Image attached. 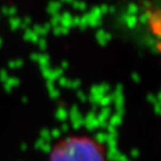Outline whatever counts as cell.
Here are the masks:
<instances>
[{
    "instance_id": "cell-1",
    "label": "cell",
    "mask_w": 161,
    "mask_h": 161,
    "mask_svg": "<svg viewBox=\"0 0 161 161\" xmlns=\"http://www.w3.org/2000/svg\"><path fill=\"white\" fill-rule=\"evenodd\" d=\"M48 161H108V153L105 147L93 136L70 134L52 147Z\"/></svg>"
}]
</instances>
